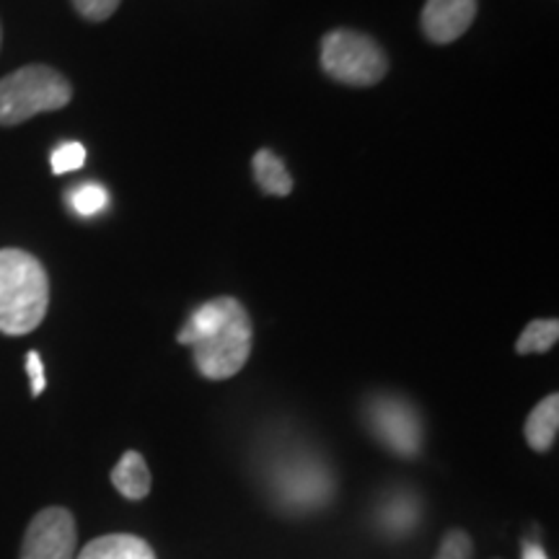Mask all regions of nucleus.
<instances>
[{
	"label": "nucleus",
	"instance_id": "obj_1",
	"mask_svg": "<svg viewBox=\"0 0 559 559\" xmlns=\"http://www.w3.org/2000/svg\"><path fill=\"white\" fill-rule=\"evenodd\" d=\"M179 342L192 347L194 366L205 379L226 381L247 366L254 330L239 300L213 298L190 313Z\"/></svg>",
	"mask_w": 559,
	"mask_h": 559
},
{
	"label": "nucleus",
	"instance_id": "obj_2",
	"mask_svg": "<svg viewBox=\"0 0 559 559\" xmlns=\"http://www.w3.org/2000/svg\"><path fill=\"white\" fill-rule=\"evenodd\" d=\"M50 309V277L24 249H0V332L29 334Z\"/></svg>",
	"mask_w": 559,
	"mask_h": 559
},
{
	"label": "nucleus",
	"instance_id": "obj_3",
	"mask_svg": "<svg viewBox=\"0 0 559 559\" xmlns=\"http://www.w3.org/2000/svg\"><path fill=\"white\" fill-rule=\"evenodd\" d=\"M73 99V86L50 66H26L0 81V124L11 128L45 111H58Z\"/></svg>",
	"mask_w": 559,
	"mask_h": 559
},
{
	"label": "nucleus",
	"instance_id": "obj_4",
	"mask_svg": "<svg viewBox=\"0 0 559 559\" xmlns=\"http://www.w3.org/2000/svg\"><path fill=\"white\" fill-rule=\"evenodd\" d=\"M321 68L347 86H376L389 73L386 52L368 34L334 29L321 41Z\"/></svg>",
	"mask_w": 559,
	"mask_h": 559
},
{
	"label": "nucleus",
	"instance_id": "obj_5",
	"mask_svg": "<svg viewBox=\"0 0 559 559\" xmlns=\"http://www.w3.org/2000/svg\"><path fill=\"white\" fill-rule=\"evenodd\" d=\"M368 425L396 456L412 459L423 449V419L407 400L381 394L368 404Z\"/></svg>",
	"mask_w": 559,
	"mask_h": 559
},
{
	"label": "nucleus",
	"instance_id": "obj_6",
	"mask_svg": "<svg viewBox=\"0 0 559 559\" xmlns=\"http://www.w3.org/2000/svg\"><path fill=\"white\" fill-rule=\"evenodd\" d=\"M79 531L73 513L66 508H47L37 513L24 534L21 559H73Z\"/></svg>",
	"mask_w": 559,
	"mask_h": 559
},
{
	"label": "nucleus",
	"instance_id": "obj_7",
	"mask_svg": "<svg viewBox=\"0 0 559 559\" xmlns=\"http://www.w3.org/2000/svg\"><path fill=\"white\" fill-rule=\"evenodd\" d=\"M477 0H428L419 16L423 34L436 45H451L464 37L477 19Z\"/></svg>",
	"mask_w": 559,
	"mask_h": 559
},
{
	"label": "nucleus",
	"instance_id": "obj_8",
	"mask_svg": "<svg viewBox=\"0 0 559 559\" xmlns=\"http://www.w3.org/2000/svg\"><path fill=\"white\" fill-rule=\"evenodd\" d=\"M75 559H156L151 544L132 534H109L88 542Z\"/></svg>",
	"mask_w": 559,
	"mask_h": 559
},
{
	"label": "nucleus",
	"instance_id": "obj_9",
	"mask_svg": "<svg viewBox=\"0 0 559 559\" xmlns=\"http://www.w3.org/2000/svg\"><path fill=\"white\" fill-rule=\"evenodd\" d=\"M111 485L128 500H143L151 492V469L138 451H128L111 469Z\"/></svg>",
	"mask_w": 559,
	"mask_h": 559
},
{
	"label": "nucleus",
	"instance_id": "obj_10",
	"mask_svg": "<svg viewBox=\"0 0 559 559\" xmlns=\"http://www.w3.org/2000/svg\"><path fill=\"white\" fill-rule=\"evenodd\" d=\"M557 430H559V396L549 394L547 400H542L536 404L534 412H531L526 419V443L534 451H549L557 440Z\"/></svg>",
	"mask_w": 559,
	"mask_h": 559
},
{
	"label": "nucleus",
	"instance_id": "obj_11",
	"mask_svg": "<svg viewBox=\"0 0 559 559\" xmlns=\"http://www.w3.org/2000/svg\"><path fill=\"white\" fill-rule=\"evenodd\" d=\"M251 166H254V179L262 187V192L272 194V198H288L293 192V177L285 169L283 158L272 151H257Z\"/></svg>",
	"mask_w": 559,
	"mask_h": 559
},
{
	"label": "nucleus",
	"instance_id": "obj_12",
	"mask_svg": "<svg viewBox=\"0 0 559 559\" xmlns=\"http://www.w3.org/2000/svg\"><path fill=\"white\" fill-rule=\"evenodd\" d=\"M557 337H559L557 319H536L521 332L519 342H515V349H519V355L549 353V349L557 345Z\"/></svg>",
	"mask_w": 559,
	"mask_h": 559
},
{
	"label": "nucleus",
	"instance_id": "obj_13",
	"mask_svg": "<svg viewBox=\"0 0 559 559\" xmlns=\"http://www.w3.org/2000/svg\"><path fill=\"white\" fill-rule=\"evenodd\" d=\"M68 205L81 218H94L109 205V192L104 190L99 181H83V185L68 192Z\"/></svg>",
	"mask_w": 559,
	"mask_h": 559
},
{
	"label": "nucleus",
	"instance_id": "obj_14",
	"mask_svg": "<svg viewBox=\"0 0 559 559\" xmlns=\"http://www.w3.org/2000/svg\"><path fill=\"white\" fill-rule=\"evenodd\" d=\"M52 171L55 174H70V171H79L86 164V148L75 140H68V143H60L58 148L52 151Z\"/></svg>",
	"mask_w": 559,
	"mask_h": 559
},
{
	"label": "nucleus",
	"instance_id": "obj_15",
	"mask_svg": "<svg viewBox=\"0 0 559 559\" xmlns=\"http://www.w3.org/2000/svg\"><path fill=\"white\" fill-rule=\"evenodd\" d=\"M472 555L474 547L469 534H464V531H451V534H445V539L440 542L436 559H472Z\"/></svg>",
	"mask_w": 559,
	"mask_h": 559
},
{
	"label": "nucleus",
	"instance_id": "obj_16",
	"mask_svg": "<svg viewBox=\"0 0 559 559\" xmlns=\"http://www.w3.org/2000/svg\"><path fill=\"white\" fill-rule=\"evenodd\" d=\"M70 3L86 21H107L109 16H115L122 0H70Z\"/></svg>",
	"mask_w": 559,
	"mask_h": 559
},
{
	"label": "nucleus",
	"instance_id": "obj_17",
	"mask_svg": "<svg viewBox=\"0 0 559 559\" xmlns=\"http://www.w3.org/2000/svg\"><path fill=\"white\" fill-rule=\"evenodd\" d=\"M26 373H29V381H32V396H39L47 386V379H45V366H41L37 349H32V353L26 355Z\"/></svg>",
	"mask_w": 559,
	"mask_h": 559
},
{
	"label": "nucleus",
	"instance_id": "obj_18",
	"mask_svg": "<svg viewBox=\"0 0 559 559\" xmlns=\"http://www.w3.org/2000/svg\"><path fill=\"white\" fill-rule=\"evenodd\" d=\"M523 559H549L547 551L542 549V544L536 542H523Z\"/></svg>",
	"mask_w": 559,
	"mask_h": 559
},
{
	"label": "nucleus",
	"instance_id": "obj_19",
	"mask_svg": "<svg viewBox=\"0 0 559 559\" xmlns=\"http://www.w3.org/2000/svg\"><path fill=\"white\" fill-rule=\"evenodd\" d=\"M0 41H3V26H0Z\"/></svg>",
	"mask_w": 559,
	"mask_h": 559
}]
</instances>
